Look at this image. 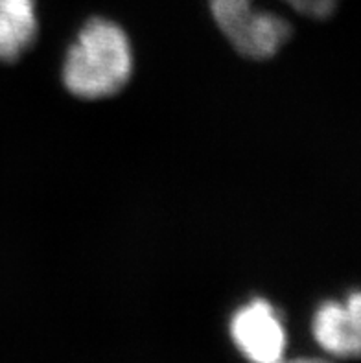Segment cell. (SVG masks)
<instances>
[{
	"instance_id": "obj_1",
	"label": "cell",
	"mask_w": 361,
	"mask_h": 363,
	"mask_svg": "<svg viewBox=\"0 0 361 363\" xmlns=\"http://www.w3.org/2000/svg\"><path fill=\"white\" fill-rule=\"evenodd\" d=\"M131 69V45L122 28L106 18H92L70 46L63 82L76 96L94 100L118 92Z\"/></svg>"
},
{
	"instance_id": "obj_2",
	"label": "cell",
	"mask_w": 361,
	"mask_h": 363,
	"mask_svg": "<svg viewBox=\"0 0 361 363\" xmlns=\"http://www.w3.org/2000/svg\"><path fill=\"white\" fill-rule=\"evenodd\" d=\"M211 9L231 45L251 60L271 57L291 35L288 21L256 8V0H211Z\"/></svg>"
},
{
	"instance_id": "obj_3",
	"label": "cell",
	"mask_w": 361,
	"mask_h": 363,
	"mask_svg": "<svg viewBox=\"0 0 361 363\" xmlns=\"http://www.w3.org/2000/svg\"><path fill=\"white\" fill-rule=\"evenodd\" d=\"M231 336L251 363H284L286 330L267 301L255 299L234 313Z\"/></svg>"
},
{
	"instance_id": "obj_4",
	"label": "cell",
	"mask_w": 361,
	"mask_h": 363,
	"mask_svg": "<svg viewBox=\"0 0 361 363\" xmlns=\"http://www.w3.org/2000/svg\"><path fill=\"white\" fill-rule=\"evenodd\" d=\"M313 336L326 352L356 358L361 343V297L352 294L345 303L321 304L313 318Z\"/></svg>"
},
{
	"instance_id": "obj_5",
	"label": "cell",
	"mask_w": 361,
	"mask_h": 363,
	"mask_svg": "<svg viewBox=\"0 0 361 363\" xmlns=\"http://www.w3.org/2000/svg\"><path fill=\"white\" fill-rule=\"evenodd\" d=\"M35 32V0H0V60H17Z\"/></svg>"
},
{
	"instance_id": "obj_6",
	"label": "cell",
	"mask_w": 361,
	"mask_h": 363,
	"mask_svg": "<svg viewBox=\"0 0 361 363\" xmlns=\"http://www.w3.org/2000/svg\"><path fill=\"white\" fill-rule=\"evenodd\" d=\"M282 2L304 17L325 18L332 15L339 0H282Z\"/></svg>"
},
{
	"instance_id": "obj_7",
	"label": "cell",
	"mask_w": 361,
	"mask_h": 363,
	"mask_svg": "<svg viewBox=\"0 0 361 363\" xmlns=\"http://www.w3.org/2000/svg\"><path fill=\"white\" fill-rule=\"evenodd\" d=\"M289 363H325V362H319V359H295V362H289Z\"/></svg>"
}]
</instances>
